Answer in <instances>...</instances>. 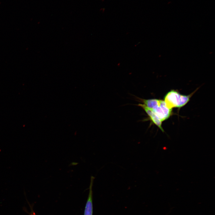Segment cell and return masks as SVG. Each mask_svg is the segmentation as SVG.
<instances>
[{"instance_id":"cell-2","label":"cell","mask_w":215,"mask_h":215,"mask_svg":"<svg viewBox=\"0 0 215 215\" xmlns=\"http://www.w3.org/2000/svg\"><path fill=\"white\" fill-rule=\"evenodd\" d=\"M150 110L162 122L167 119L172 113V109L167 106L164 101L158 99Z\"/></svg>"},{"instance_id":"cell-1","label":"cell","mask_w":215,"mask_h":215,"mask_svg":"<svg viewBox=\"0 0 215 215\" xmlns=\"http://www.w3.org/2000/svg\"><path fill=\"white\" fill-rule=\"evenodd\" d=\"M193 93L188 95H183L176 90H172L165 95L164 101L170 108H179L187 103Z\"/></svg>"},{"instance_id":"cell-4","label":"cell","mask_w":215,"mask_h":215,"mask_svg":"<svg viewBox=\"0 0 215 215\" xmlns=\"http://www.w3.org/2000/svg\"><path fill=\"white\" fill-rule=\"evenodd\" d=\"M138 105L144 110L153 123L158 127L162 132H164V130L162 125V122L158 119L154 113L151 110L146 107L143 104H139Z\"/></svg>"},{"instance_id":"cell-3","label":"cell","mask_w":215,"mask_h":215,"mask_svg":"<svg viewBox=\"0 0 215 215\" xmlns=\"http://www.w3.org/2000/svg\"><path fill=\"white\" fill-rule=\"evenodd\" d=\"M95 177L93 176L90 177V181L89 187V193L86 205L84 215H92V188Z\"/></svg>"}]
</instances>
